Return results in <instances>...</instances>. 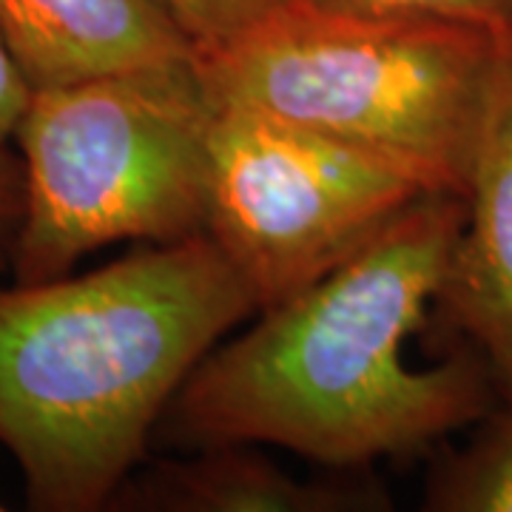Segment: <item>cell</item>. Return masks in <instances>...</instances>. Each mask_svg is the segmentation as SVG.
I'll use <instances>...</instances> for the list:
<instances>
[{
	"mask_svg": "<svg viewBox=\"0 0 512 512\" xmlns=\"http://www.w3.org/2000/svg\"><path fill=\"white\" fill-rule=\"evenodd\" d=\"M467 220V197L421 194L359 254L211 350L165 410L183 447L276 444L333 470L430 453L498 407L464 345L413 367L424 322Z\"/></svg>",
	"mask_w": 512,
	"mask_h": 512,
	"instance_id": "cell-1",
	"label": "cell"
},
{
	"mask_svg": "<svg viewBox=\"0 0 512 512\" xmlns=\"http://www.w3.org/2000/svg\"><path fill=\"white\" fill-rule=\"evenodd\" d=\"M251 313L205 234L0 288V444L29 507H111L191 370Z\"/></svg>",
	"mask_w": 512,
	"mask_h": 512,
	"instance_id": "cell-2",
	"label": "cell"
},
{
	"mask_svg": "<svg viewBox=\"0 0 512 512\" xmlns=\"http://www.w3.org/2000/svg\"><path fill=\"white\" fill-rule=\"evenodd\" d=\"M510 29L456 18H353L285 0L197 52L217 103L265 111L467 197Z\"/></svg>",
	"mask_w": 512,
	"mask_h": 512,
	"instance_id": "cell-3",
	"label": "cell"
},
{
	"mask_svg": "<svg viewBox=\"0 0 512 512\" xmlns=\"http://www.w3.org/2000/svg\"><path fill=\"white\" fill-rule=\"evenodd\" d=\"M214 114L197 55L32 92L15 131L23 163L15 282L72 274L114 242L205 234Z\"/></svg>",
	"mask_w": 512,
	"mask_h": 512,
	"instance_id": "cell-4",
	"label": "cell"
},
{
	"mask_svg": "<svg viewBox=\"0 0 512 512\" xmlns=\"http://www.w3.org/2000/svg\"><path fill=\"white\" fill-rule=\"evenodd\" d=\"M421 194L399 165L265 111L217 103L205 237L256 311L359 254Z\"/></svg>",
	"mask_w": 512,
	"mask_h": 512,
	"instance_id": "cell-5",
	"label": "cell"
},
{
	"mask_svg": "<svg viewBox=\"0 0 512 512\" xmlns=\"http://www.w3.org/2000/svg\"><path fill=\"white\" fill-rule=\"evenodd\" d=\"M430 319L447 348L464 345L484 362L498 404H512V37Z\"/></svg>",
	"mask_w": 512,
	"mask_h": 512,
	"instance_id": "cell-6",
	"label": "cell"
},
{
	"mask_svg": "<svg viewBox=\"0 0 512 512\" xmlns=\"http://www.w3.org/2000/svg\"><path fill=\"white\" fill-rule=\"evenodd\" d=\"M0 32L32 92L197 55L165 0H0Z\"/></svg>",
	"mask_w": 512,
	"mask_h": 512,
	"instance_id": "cell-7",
	"label": "cell"
},
{
	"mask_svg": "<svg viewBox=\"0 0 512 512\" xmlns=\"http://www.w3.org/2000/svg\"><path fill=\"white\" fill-rule=\"evenodd\" d=\"M194 458H160L131 473L117 510L151 512H353L382 510L387 493L345 478H296L254 444H208Z\"/></svg>",
	"mask_w": 512,
	"mask_h": 512,
	"instance_id": "cell-8",
	"label": "cell"
},
{
	"mask_svg": "<svg viewBox=\"0 0 512 512\" xmlns=\"http://www.w3.org/2000/svg\"><path fill=\"white\" fill-rule=\"evenodd\" d=\"M433 512H512V404L478 421L473 439L444 456L427 478Z\"/></svg>",
	"mask_w": 512,
	"mask_h": 512,
	"instance_id": "cell-9",
	"label": "cell"
},
{
	"mask_svg": "<svg viewBox=\"0 0 512 512\" xmlns=\"http://www.w3.org/2000/svg\"><path fill=\"white\" fill-rule=\"evenodd\" d=\"M308 6L353 18H456L512 26V0H302Z\"/></svg>",
	"mask_w": 512,
	"mask_h": 512,
	"instance_id": "cell-10",
	"label": "cell"
},
{
	"mask_svg": "<svg viewBox=\"0 0 512 512\" xmlns=\"http://www.w3.org/2000/svg\"><path fill=\"white\" fill-rule=\"evenodd\" d=\"M191 35L197 52L217 49L262 20L285 0H165Z\"/></svg>",
	"mask_w": 512,
	"mask_h": 512,
	"instance_id": "cell-11",
	"label": "cell"
},
{
	"mask_svg": "<svg viewBox=\"0 0 512 512\" xmlns=\"http://www.w3.org/2000/svg\"><path fill=\"white\" fill-rule=\"evenodd\" d=\"M20 217H23V163L6 146L0 148V268L12 262Z\"/></svg>",
	"mask_w": 512,
	"mask_h": 512,
	"instance_id": "cell-12",
	"label": "cell"
},
{
	"mask_svg": "<svg viewBox=\"0 0 512 512\" xmlns=\"http://www.w3.org/2000/svg\"><path fill=\"white\" fill-rule=\"evenodd\" d=\"M29 100H32V89L9 52L6 37L0 32V148L9 146V140H15V131Z\"/></svg>",
	"mask_w": 512,
	"mask_h": 512,
	"instance_id": "cell-13",
	"label": "cell"
},
{
	"mask_svg": "<svg viewBox=\"0 0 512 512\" xmlns=\"http://www.w3.org/2000/svg\"><path fill=\"white\" fill-rule=\"evenodd\" d=\"M0 510H3V504H0Z\"/></svg>",
	"mask_w": 512,
	"mask_h": 512,
	"instance_id": "cell-14",
	"label": "cell"
}]
</instances>
